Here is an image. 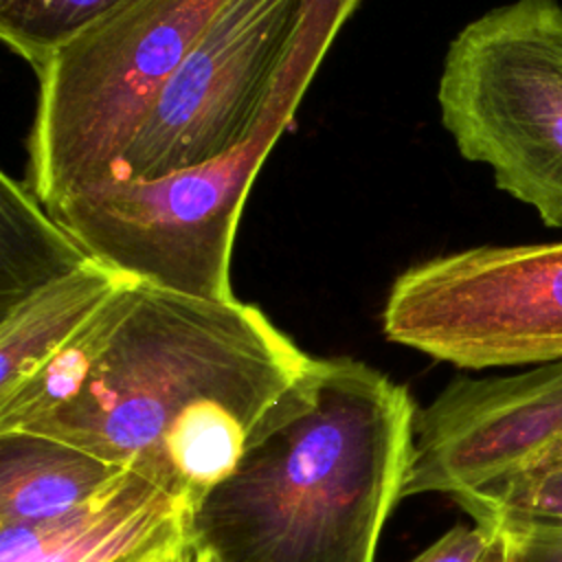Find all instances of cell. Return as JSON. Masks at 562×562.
I'll return each mask as SVG.
<instances>
[{
  "label": "cell",
  "mask_w": 562,
  "mask_h": 562,
  "mask_svg": "<svg viewBox=\"0 0 562 562\" xmlns=\"http://www.w3.org/2000/svg\"><path fill=\"white\" fill-rule=\"evenodd\" d=\"M437 101L459 154L562 228L560 0H514L465 24L448 46Z\"/></svg>",
  "instance_id": "obj_4"
},
{
  "label": "cell",
  "mask_w": 562,
  "mask_h": 562,
  "mask_svg": "<svg viewBox=\"0 0 562 562\" xmlns=\"http://www.w3.org/2000/svg\"><path fill=\"white\" fill-rule=\"evenodd\" d=\"M411 562H503V536L481 522L454 525Z\"/></svg>",
  "instance_id": "obj_13"
},
{
  "label": "cell",
  "mask_w": 562,
  "mask_h": 562,
  "mask_svg": "<svg viewBox=\"0 0 562 562\" xmlns=\"http://www.w3.org/2000/svg\"><path fill=\"white\" fill-rule=\"evenodd\" d=\"M178 562H215V560L204 551H187V555Z\"/></svg>",
  "instance_id": "obj_15"
},
{
  "label": "cell",
  "mask_w": 562,
  "mask_h": 562,
  "mask_svg": "<svg viewBox=\"0 0 562 562\" xmlns=\"http://www.w3.org/2000/svg\"><path fill=\"white\" fill-rule=\"evenodd\" d=\"M503 536V562H562V538L518 531Z\"/></svg>",
  "instance_id": "obj_14"
},
{
  "label": "cell",
  "mask_w": 562,
  "mask_h": 562,
  "mask_svg": "<svg viewBox=\"0 0 562 562\" xmlns=\"http://www.w3.org/2000/svg\"><path fill=\"white\" fill-rule=\"evenodd\" d=\"M228 0H130L37 72L29 184L46 204L112 176L158 92Z\"/></svg>",
  "instance_id": "obj_3"
},
{
  "label": "cell",
  "mask_w": 562,
  "mask_h": 562,
  "mask_svg": "<svg viewBox=\"0 0 562 562\" xmlns=\"http://www.w3.org/2000/svg\"><path fill=\"white\" fill-rule=\"evenodd\" d=\"M496 531L562 538V437L501 483L459 503Z\"/></svg>",
  "instance_id": "obj_11"
},
{
  "label": "cell",
  "mask_w": 562,
  "mask_h": 562,
  "mask_svg": "<svg viewBox=\"0 0 562 562\" xmlns=\"http://www.w3.org/2000/svg\"><path fill=\"white\" fill-rule=\"evenodd\" d=\"M562 437V360L494 378H457L415 415L404 498L461 503Z\"/></svg>",
  "instance_id": "obj_6"
},
{
  "label": "cell",
  "mask_w": 562,
  "mask_h": 562,
  "mask_svg": "<svg viewBox=\"0 0 562 562\" xmlns=\"http://www.w3.org/2000/svg\"><path fill=\"white\" fill-rule=\"evenodd\" d=\"M310 362L257 305L134 281L77 393L22 430L140 474L191 512Z\"/></svg>",
  "instance_id": "obj_1"
},
{
  "label": "cell",
  "mask_w": 562,
  "mask_h": 562,
  "mask_svg": "<svg viewBox=\"0 0 562 562\" xmlns=\"http://www.w3.org/2000/svg\"><path fill=\"white\" fill-rule=\"evenodd\" d=\"M391 342L461 369L562 360V241L479 246L422 261L391 285Z\"/></svg>",
  "instance_id": "obj_5"
},
{
  "label": "cell",
  "mask_w": 562,
  "mask_h": 562,
  "mask_svg": "<svg viewBox=\"0 0 562 562\" xmlns=\"http://www.w3.org/2000/svg\"><path fill=\"white\" fill-rule=\"evenodd\" d=\"M130 0H0V37L40 72L68 42Z\"/></svg>",
  "instance_id": "obj_12"
},
{
  "label": "cell",
  "mask_w": 562,
  "mask_h": 562,
  "mask_svg": "<svg viewBox=\"0 0 562 562\" xmlns=\"http://www.w3.org/2000/svg\"><path fill=\"white\" fill-rule=\"evenodd\" d=\"M125 468L31 430L0 432V527L64 516L110 487Z\"/></svg>",
  "instance_id": "obj_8"
},
{
  "label": "cell",
  "mask_w": 562,
  "mask_h": 562,
  "mask_svg": "<svg viewBox=\"0 0 562 562\" xmlns=\"http://www.w3.org/2000/svg\"><path fill=\"white\" fill-rule=\"evenodd\" d=\"M415 402L351 358H312L237 468L189 512L215 562H375L404 498Z\"/></svg>",
  "instance_id": "obj_2"
},
{
  "label": "cell",
  "mask_w": 562,
  "mask_h": 562,
  "mask_svg": "<svg viewBox=\"0 0 562 562\" xmlns=\"http://www.w3.org/2000/svg\"><path fill=\"white\" fill-rule=\"evenodd\" d=\"M125 274L92 259L0 312V397L15 391L119 290Z\"/></svg>",
  "instance_id": "obj_9"
},
{
  "label": "cell",
  "mask_w": 562,
  "mask_h": 562,
  "mask_svg": "<svg viewBox=\"0 0 562 562\" xmlns=\"http://www.w3.org/2000/svg\"><path fill=\"white\" fill-rule=\"evenodd\" d=\"M189 507L125 470L86 505L42 522L0 527V562H178Z\"/></svg>",
  "instance_id": "obj_7"
},
{
  "label": "cell",
  "mask_w": 562,
  "mask_h": 562,
  "mask_svg": "<svg viewBox=\"0 0 562 562\" xmlns=\"http://www.w3.org/2000/svg\"><path fill=\"white\" fill-rule=\"evenodd\" d=\"M90 261L29 182L0 176V312Z\"/></svg>",
  "instance_id": "obj_10"
}]
</instances>
